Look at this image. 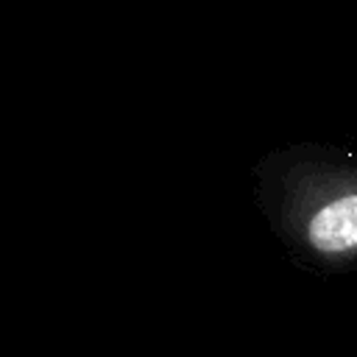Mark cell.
I'll return each instance as SVG.
<instances>
[{
	"label": "cell",
	"mask_w": 357,
	"mask_h": 357,
	"mask_svg": "<svg viewBox=\"0 0 357 357\" xmlns=\"http://www.w3.org/2000/svg\"><path fill=\"white\" fill-rule=\"evenodd\" d=\"M259 198L282 240L329 271L357 265V159L329 151L284 153L262 167Z\"/></svg>",
	"instance_id": "obj_1"
}]
</instances>
